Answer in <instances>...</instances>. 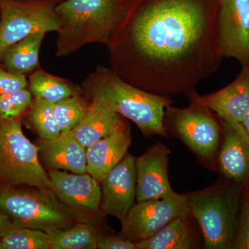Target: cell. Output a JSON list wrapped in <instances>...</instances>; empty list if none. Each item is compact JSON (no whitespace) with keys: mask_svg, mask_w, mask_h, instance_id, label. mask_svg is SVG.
<instances>
[{"mask_svg":"<svg viewBox=\"0 0 249 249\" xmlns=\"http://www.w3.org/2000/svg\"><path fill=\"white\" fill-rule=\"evenodd\" d=\"M107 45L124 81L161 95L196 92L222 60L219 0H127Z\"/></svg>","mask_w":249,"mask_h":249,"instance_id":"6da1fadb","label":"cell"},{"mask_svg":"<svg viewBox=\"0 0 249 249\" xmlns=\"http://www.w3.org/2000/svg\"><path fill=\"white\" fill-rule=\"evenodd\" d=\"M83 91L90 99L134 122L145 138H168L163 120L165 108L173 103L170 96L144 91L124 81L112 69L102 66L85 80Z\"/></svg>","mask_w":249,"mask_h":249,"instance_id":"7a4b0ae2","label":"cell"},{"mask_svg":"<svg viewBox=\"0 0 249 249\" xmlns=\"http://www.w3.org/2000/svg\"><path fill=\"white\" fill-rule=\"evenodd\" d=\"M117 0H66L55 11L62 24L57 31L56 56H67L86 45L107 46L125 12Z\"/></svg>","mask_w":249,"mask_h":249,"instance_id":"3957f363","label":"cell"},{"mask_svg":"<svg viewBox=\"0 0 249 249\" xmlns=\"http://www.w3.org/2000/svg\"><path fill=\"white\" fill-rule=\"evenodd\" d=\"M244 186L224 178L204 189L185 193L204 249H232Z\"/></svg>","mask_w":249,"mask_h":249,"instance_id":"277c9868","label":"cell"},{"mask_svg":"<svg viewBox=\"0 0 249 249\" xmlns=\"http://www.w3.org/2000/svg\"><path fill=\"white\" fill-rule=\"evenodd\" d=\"M189 99L186 108L172 105L165 108L163 127L168 134L181 141L201 163L212 169L222 143V125L211 109L195 98Z\"/></svg>","mask_w":249,"mask_h":249,"instance_id":"5b68a950","label":"cell"},{"mask_svg":"<svg viewBox=\"0 0 249 249\" xmlns=\"http://www.w3.org/2000/svg\"><path fill=\"white\" fill-rule=\"evenodd\" d=\"M0 211L21 228L37 229L47 233L76 224L66 206L51 188H0Z\"/></svg>","mask_w":249,"mask_h":249,"instance_id":"8992f818","label":"cell"},{"mask_svg":"<svg viewBox=\"0 0 249 249\" xmlns=\"http://www.w3.org/2000/svg\"><path fill=\"white\" fill-rule=\"evenodd\" d=\"M38 154L39 147L24 135L18 118H0V181L5 186L52 189Z\"/></svg>","mask_w":249,"mask_h":249,"instance_id":"52a82bcc","label":"cell"},{"mask_svg":"<svg viewBox=\"0 0 249 249\" xmlns=\"http://www.w3.org/2000/svg\"><path fill=\"white\" fill-rule=\"evenodd\" d=\"M56 0H0V59L11 46L36 32H57Z\"/></svg>","mask_w":249,"mask_h":249,"instance_id":"ba28073f","label":"cell"},{"mask_svg":"<svg viewBox=\"0 0 249 249\" xmlns=\"http://www.w3.org/2000/svg\"><path fill=\"white\" fill-rule=\"evenodd\" d=\"M189 213L186 194L139 201L121 222L119 236L136 244L152 237L175 218Z\"/></svg>","mask_w":249,"mask_h":249,"instance_id":"9c48e42d","label":"cell"},{"mask_svg":"<svg viewBox=\"0 0 249 249\" xmlns=\"http://www.w3.org/2000/svg\"><path fill=\"white\" fill-rule=\"evenodd\" d=\"M52 191L78 222L96 224L104 215L97 180L86 173L49 170Z\"/></svg>","mask_w":249,"mask_h":249,"instance_id":"30bf717a","label":"cell"},{"mask_svg":"<svg viewBox=\"0 0 249 249\" xmlns=\"http://www.w3.org/2000/svg\"><path fill=\"white\" fill-rule=\"evenodd\" d=\"M218 30L222 58L249 67V0H219Z\"/></svg>","mask_w":249,"mask_h":249,"instance_id":"8fae6325","label":"cell"},{"mask_svg":"<svg viewBox=\"0 0 249 249\" xmlns=\"http://www.w3.org/2000/svg\"><path fill=\"white\" fill-rule=\"evenodd\" d=\"M136 159L127 153L101 181V209L120 222L135 204L137 196Z\"/></svg>","mask_w":249,"mask_h":249,"instance_id":"7c38bea8","label":"cell"},{"mask_svg":"<svg viewBox=\"0 0 249 249\" xmlns=\"http://www.w3.org/2000/svg\"><path fill=\"white\" fill-rule=\"evenodd\" d=\"M170 154V149L159 142L136 159L137 202L176 194L168 178Z\"/></svg>","mask_w":249,"mask_h":249,"instance_id":"4fadbf2b","label":"cell"},{"mask_svg":"<svg viewBox=\"0 0 249 249\" xmlns=\"http://www.w3.org/2000/svg\"><path fill=\"white\" fill-rule=\"evenodd\" d=\"M222 140L217 164L223 178L245 184L249 181V135L240 123L219 119Z\"/></svg>","mask_w":249,"mask_h":249,"instance_id":"5bb4252c","label":"cell"},{"mask_svg":"<svg viewBox=\"0 0 249 249\" xmlns=\"http://www.w3.org/2000/svg\"><path fill=\"white\" fill-rule=\"evenodd\" d=\"M211 109L218 118L242 123L249 111V67H243L240 75L226 88L209 94L196 92L190 96Z\"/></svg>","mask_w":249,"mask_h":249,"instance_id":"9a60e30c","label":"cell"},{"mask_svg":"<svg viewBox=\"0 0 249 249\" xmlns=\"http://www.w3.org/2000/svg\"><path fill=\"white\" fill-rule=\"evenodd\" d=\"M131 144L132 135L127 123L116 132L87 147V173L101 182L127 155Z\"/></svg>","mask_w":249,"mask_h":249,"instance_id":"2e32d148","label":"cell"},{"mask_svg":"<svg viewBox=\"0 0 249 249\" xmlns=\"http://www.w3.org/2000/svg\"><path fill=\"white\" fill-rule=\"evenodd\" d=\"M39 153L49 170H65L73 173H87V147L73 132L60 134L56 138L39 139Z\"/></svg>","mask_w":249,"mask_h":249,"instance_id":"e0dca14e","label":"cell"},{"mask_svg":"<svg viewBox=\"0 0 249 249\" xmlns=\"http://www.w3.org/2000/svg\"><path fill=\"white\" fill-rule=\"evenodd\" d=\"M191 213L174 219L160 231L135 244L136 249H198L202 238Z\"/></svg>","mask_w":249,"mask_h":249,"instance_id":"ac0fdd59","label":"cell"},{"mask_svg":"<svg viewBox=\"0 0 249 249\" xmlns=\"http://www.w3.org/2000/svg\"><path fill=\"white\" fill-rule=\"evenodd\" d=\"M124 118L110 108L91 100L79 124L72 129L78 142L88 147L127 124Z\"/></svg>","mask_w":249,"mask_h":249,"instance_id":"d6986e66","label":"cell"},{"mask_svg":"<svg viewBox=\"0 0 249 249\" xmlns=\"http://www.w3.org/2000/svg\"><path fill=\"white\" fill-rule=\"evenodd\" d=\"M45 35L44 32L34 33L9 47L0 59L5 70L20 75L38 70L39 53Z\"/></svg>","mask_w":249,"mask_h":249,"instance_id":"ffe728a7","label":"cell"},{"mask_svg":"<svg viewBox=\"0 0 249 249\" xmlns=\"http://www.w3.org/2000/svg\"><path fill=\"white\" fill-rule=\"evenodd\" d=\"M48 234L50 249H96L101 237L95 224L83 222Z\"/></svg>","mask_w":249,"mask_h":249,"instance_id":"44dd1931","label":"cell"},{"mask_svg":"<svg viewBox=\"0 0 249 249\" xmlns=\"http://www.w3.org/2000/svg\"><path fill=\"white\" fill-rule=\"evenodd\" d=\"M28 85L34 98L53 104L80 93L79 89L67 80L41 70H36L31 75Z\"/></svg>","mask_w":249,"mask_h":249,"instance_id":"7402d4cb","label":"cell"},{"mask_svg":"<svg viewBox=\"0 0 249 249\" xmlns=\"http://www.w3.org/2000/svg\"><path fill=\"white\" fill-rule=\"evenodd\" d=\"M29 108V119L40 139H55L61 134L53 103L34 98Z\"/></svg>","mask_w":249,"mask_h":249,"instance_id":"603a6c76","label":"cell"},{"mask_svg":"<svg viewBox=\"0 0 249 249\" xmlns=\"http://www.w3.org/2000/svg\"><path fill=\"white\" fill-rule=\"evenodd\" d=\"M89 104L80 93L54 104L55 114L61 134L71 132L84 116Z\"/></svg>","mask_w":249,"mask_h":249,"instance_id":"cb8c5ba5","label":"cell"},{"mask_svg":"<svg viewBox=\"0 0 249 249\" xmlns=\"http://www.w3.org/2000/svg\"><path fill=\"white\" fill-rule=\"evenodd\" d=\"M4 249H50L49 234L42 231L19 228L0 237Z\"/></svg>","mask_w":249,"mask_h":249,"instance_id":"d4e9b609","label":"cell"},{"mask_svg":"<svg viewBox=\"0 0 249 249\" xmlns=\"http://www.w3.org/2000/svg\"><path fill=\"white\" fill-rule=\"evenodd\" d=\"M32 95L29 90H19L0 95V118L11 120L18 118L30 107Z\"/></svg>","mask_w":249,"mask_h":249,"instance_id":"484cf974","label":"cell"},{"mask_svg":"<svg viewBox=\"0 0 249 249\" xmlns=\"http://www.w3.org/2000/svg\"><path fill=\"white\" fill-rule=\"evenodd\" d=\"M234 249H249V184L245 183L242 191L240 214Z\"/></svg>","mask_w":249,"mask_h":249,"instance_id":"4316f807","label":"cell"},{"mask_svg":"<svg viewBox=\"0 0 249 249\" xmlns=\"http://www.w3.org/2000/svg\"><path fill=\"white\" fill-rule=\"evenodd\" d=\"M27 86L25 75L11 73L0 67V95L26 89Z\"/></svg>","mask_w":249,"mask_h":249,"instance_id":"83f0119b","label":"cell"},{"mask_svg":"<svg viewBox=\"0 0 249 249\" xmlns=\"http://www.w3.org/2000/svg\"><path fill=\"white\" fill-rule=\"evenodd\" d=\"M97 247L100 249H136L135 243L124 240L119 235H101Z\"/></svg>","mask_w":249,"mask_h":249,"instance_id":"f1b7e54d","label":"cell"},{"mask_svg":"<svg viewBox=\"0 0 249 249\" xmlns=\"http://www.w3.org/2000/svg\"><path fill=\"white\" fill-rule=\"evenodd\" d=\"M19 228L21 227L16 224L9 216L0 211V237Z\"/></svg>","mask_w":249,"mask_h":249,"instance_id":"f546056e","label":"cell"},{"mask_svg":"<svg viewBox=\"0 0 249 249\" xmlns=\"http://www.w3.org/2000/svg\"><path fill=\"white\" fill-rule=\"evenodd\" d=\"M241 124L243 125L244 128L245 129L249 135V111L246 114Z\"/></svg>","mask_w":249,"mask_h":249,"instance_id":"4dcf8cb0","label":"cell"},{"mask_svg":"<svg viewBox=\"0 0 249 249\" xmlns=\"http://www.w3.org/2000/svg\"><path fill=\"white\" fill-rule=\"evenodd\" d=\"M117 1L121 3H125L126 1H127V0H117Z\"/></svg>","mask_w":249,"mask_h":249,"instance_id":"1f68e13d","label":"cell"},{"mask_svg":"<svg viewBox=\"0 0 249 249\" xmlns=\"http://www.w3.org/2000/svg\"><path fill=\"white\" fill-rule=\"evenodd\" d=\"M23 1H37V0H23Z\"/></svg>","mask_w":249,"mask_h":249,"instance_id":"d6a6232c","label":"cell"},{"mask_svg":"<svg viewBox=\"0 0 249 249\" xmlns=\"http://www.w3.org/2000/svg\"><path fill=\"white\" fill-rule=\"evenodd\" d=\"M0 12H1V9H0Z\"/></svg>","mask_w":249,"mask_h":249,"instance_id":"836d02e7","label":"cell"},{"mask_svg":"<svg viewBox=\"0 0 249 249\" xmlns=\"http://www.w3.org/2000/svg\"><path fill=\"white\" fill-rule=\"evenodd\" d=\"M248 183H249V182H248Z\"/></svg>","mask_w":249,"mask_h":249,"instance_id":"e575fe53","label":"cell"}]
</instances>
